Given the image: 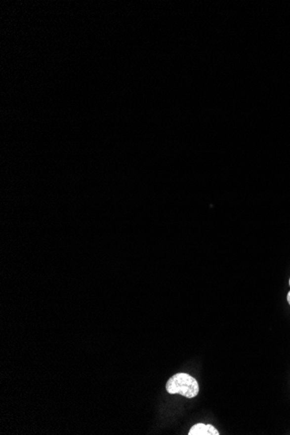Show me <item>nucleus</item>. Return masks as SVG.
Returning a JSON list of instances; mask_svg holds the SVG:
<instances>
[{
    "label": "nucleus",
    "instance_id": "1",
    "mask_svg": "<svg viewBox=\"0 0 290 435\" xmlns=\"http://www.w3.org/2000/svg\"><path fill=\"white\" fill-rule=\"evenodd\" d=\"M166 390L170 395H181L192 399L199 394V384L195 378L186 373H178L168 379Z\"/></svg>",
    "mask_w": 290,
    "mask_h": 435
},
{
    "label": "nucleus",
    "instance_id": "2",
    "mask_svg": "<svg viewBox=\"0 0 290 435\" xmlns=\"http://www.w3.org/2000/svg\"><path fill=\"white\" fill-rule=\"evenodd\" d=\"M189 435H219V432L217 429L213 427L212 425H205L204 423H198L197 425H194L192 428H190L189 432Z\"/></svg>",
    "mask_w": 290,
    "mask_h": 435
},
{
    "label": "nucleus",
    "instance_id": "3",
    "mask_svg": "<svg viewBox=\"0 0 290 435\" xmlns=\"http://www.w3.org/2000/svg\"><path fill=\"white\" fill-rule=\"evenodd\" d=\"M287 301H288V303L290 305V291L288 293V295H287Z\"/></svg>",
    "mask_w": 290,
    "mask_h": 435
},
{
    "label": "nucleus",
    "instance_id": "4",
    "mask_svg": "<svg viewBox=\"0 0 290 435\" xmlns=\"http://www.w3.org/2000/svg\"><path fill=\"white\" fill-rule=\"evenodd\" d=\"M289 284H290V280H289Z\"/></svg>",
    "mask_w": 290,
    "mask_h": 435
}]
</instances>
